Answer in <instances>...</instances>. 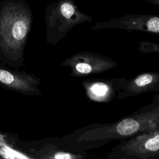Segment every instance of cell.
Instances as JSON below:
<instances>
[{
    "mask_svg": "<svg viewBox=\"0 0 159 159\" xmlns=\"http://www.w3.org/2000/svg\"><path fill=\"white\" fill-rule=\"evenodd\" d=\"M138 50L143 53H158L159 45L158 43L150 42H141L139 43Z\"/></svg>",
    "mask_w": 159,
    "mask_h": 159,
    "instance_id": "cell-11",
    "label": "cell"
},
{
    "mask_svg": "<svg viewBox=\"0 0 159 159\" xmlns=\"http://www.w3.org/2000/svg\"><path fill=\"white\" fill-rule=\"evenodd\" d=\"M41 80L36 76L8 68L0 63V85L6 89L25 95H41L38 88Z\"/></svg>",
    "mask_w": 159,
    "mask_h": 159,
    "instance_id": "cell-7",
    "label": "cell"
},
{
    "mask_svg": "<svg viewBox=\"0 0 159 159\" xmlns=\"http://www.w3.org/2000/svg\"><path fill=\"white\" fill-rule=\"evenodd\" d=\"M145 1H147L148 2L153 4V5H155L157 6H159V0H145Z\"/></svg>",
    "mask_w": 159,
    "mask_h": 159,
    "instance_id": "cell-12",
    "label": "cell"
},
{
    "mask_svg": "<svg viewBox=\"0 0 159 159\" xmlns=\"http://www.w3.org/2000/svg\"><path fill=\"white\" fill-rule=\"evenodd\" d=\"M159 129L158 107L131 116L112 125L86 131L80 139L94 140L127 138L147 130Z\"/></svg>",
    "mask_w": 159,
    "mask_h": 159,
    "instance_id": "cell-3",
    "label": "cell"
},
{
    "mask_svg": "<svg viewBox=\"0 0 159 159\" xmlns=\"http://www.w3.org/2000/svg\"><path fill=\"white\" fill-rule=\"evenodd\" d=\"M83 157V155L57 149L47 150L45 153H42V155L40 156V158L48 159H76L82 158Z\"/></svg>",
    "mask_w": 159,
    "mask_h": 159,
    "instance_id": "cell-10",
    "label": "cell"
},
{
    "mask_svg": "<svg viewBox=\"0 0 159 159\" xmlns=\"http://www.w3.org/2000/svg\"><path fill=\"white\" fill-rule=\"evenodd\" d=\"M32 20L25 0H9L0 7V63L15 69L23 65Z\"/></svg>",
    "mask_w": 159,
    "mask_h": 159,
    "instance_id": "cell-1",
    "label": "cell"
},
{
    "mask_svg": "<svg viewBox=\"0 0 159 159\" xmlns=\"http://www.w3.org/2000/svg\"><path fill=\"white\" fill-rule=\"evenodd\" d=\"M46 40L56 45L75 26L92 22V16L81 12L75 0H58L49 4L45 11Z\"/></svg>",
    "mask_w": 159,
    "mask_h": 159,
    "instance_id": "cell-2",
    "label": "cell"
},
{
    "mask_svg": "<svg viewBox=\"0 0 159 159\" xmlns=\"http://www.w3.org/2000/svg\"><path fill=\"white\" fill-rule=\"evenodd\" d=\"M124 80L91 79L83 81L82 84L89 99L96 102H109L114 98L116 91L124 86L127 81Z\"/></svg>",
    "mask_w": 159,
    "mask_h": 159,
    "instance_id": "cell-8",
    "label": "cell"
},
{
    "mask_svg": "<svg viewBox=\"0 0 159 159\" xmlns=\"http://www.w3.org/2000/svg\"><path fill=\"white\" fill-rule=\"evenodd\" d=\"M106 29H124L159 34V16L150 14H128L108 20L96 22L91 30Z\"/></svg>",
    "mask_w": 159,
    "mask_h": 159,
    "instance_id": "cell-5",
    "label": "cell"
},
{
    "mask_svg": "<svg viewBox=\"0 0 159 159\" xmlns=\"http://www.w3.org/2000/svg\"><path fill=\"white\" fill-rule=\"evenodd\" d=\"M117 63L113 60L97 53L81 52L66 58L61 66L71 70L70 75L83 76L101 73L115 68Z\"/></svg>",
    "mask_w": 159,
    "mask_h": 159,
    "instance_id": "cell-4",
    "label": "cell"
},
{
    "mask_svg": "<svg viewBox=\"0 0 159 159\" xmlns=\"http://www.w3.org/2000/svg\"><path fill=\"white\" fill-rule=\"evenodd\" d=\"M126 156L147 159L159 155V129L147 130L115 148Z\"/></svg>",
    "mask_w": 159,
    "mask_h": 159,
    "instance_id": "cell-6",
    "label": "cell"
},
{
    "mask_svg": "<svg viewBox=\"0 0 159 159\" xmlns=\"http://www.w3.org/2000/svg\"><path fill=\"white\" fill-rule=\"evenodd\" d=\"M159 90V74L156 72H146L138 75L129 81L118 94V99Z\"/></svg>",
    "mask_w": 159,
    "mask_h": 159,
    "instance_id": "cell-9",
    "label": "cell"
}]
</instances>
